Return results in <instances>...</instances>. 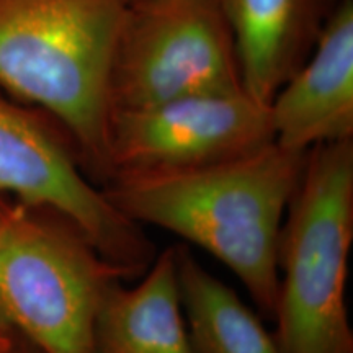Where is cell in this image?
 Listing matches in <instances>:
<instances>
[{"instance_id":"obj_5","label":"cell","mask_w":353,"mask_h":353,"mask_svg":"<svg viewBox=\"0 0 353 353\" xmlns=\"http://www.w3.org/2000/svg\"><path fill=\"white\" fill-rule=\"evenodd\" d=\"M239 90L236 46L219 0H131L110 69V117Z\"/></svg>"},{"instance_id":"obj_7","label":"cell","mask_w":353,"mask_h":353,"mask_svg":"<svg viewBox=\"0 0 353 353\" xmlns=\"http://www.w3.org/2000/svg\"><path fill=\"white\" fill-rule=\"evenodd\" d=\"M273 141L270 105L245 90L190 95L117 112L108 123V180L125 172L214 164Z\"/></svg>"},{"instance_id":"obj_13","label":"cell","mask_w":353,"mask_h":353,"mask_svg":"<svg viewBox=\"0 0 353 353\" xmlns=\"http://www.w3.org/2000/svg\"><path fill=\"white\" fill-rule=\"evenodd\" d=\"M13 345V335L0 330V353H6Z\"/></svg>"},{"instance_id":"obj_12","label":"cell","mask_w":353,"mask_h":353,"mask_svg":"<svg viewBox=\"0 0 353 353\" xmlns=\"http://www.w3.org/2000/svg\"><path fill=\"white\" fill-rule=\"evenodd\" d=\"M6 353H41L37 347H33L32 343L23 341L21 337L13 335V345L8 348Z\"/></svg>"},{"instance_id":"obj_6","label":"cell","mask_w":353,"mask_h":353,"mask_svg":"<svg viewBox=\"0 0 353 353\" xmlns=\"http://www.w3.org/2000/svg\"><path fill=\"white\" fill-rule=\"evenodd\" d=\"M0 196L54 211L83 232L110 262L139 276L154 245L139 224L90 183L77 145L41 110L0 95Z\"/></svg>"},{"instance_id":"obj_10","label":"cell","mask_w":353,"mask_h":353,"mask_svg":"<svg viewBox=\"0 0 353 353\" xmlns=\"http://www.w3.org/2000/svg\"><path fill=\"white\" fill-rule=\"evenodd\" d=\"M176 245L152 260L132 290L105 291L94 325L95 353H196L183 319Z\"/></svg>"},{"instance_id":"obj_4","label":"cell","mask_w":353,"mask_h":353,"mask_svg":"<svg viewBox=\"0 0 353 353\" xmlns=\"http://www.w3.org/2000/svg\"><path fill=\"white\" fill-rule=\"evenodd\" d=\"M125 268L54 211L0 196V330L41 353H95L105 291Z\"/></svg>"},{"instance_id":"obj_11","label":"cell","mask_w":353,"mask_h":353,"mask_svg":"<svg viewBox=\"0 0 353 353\" xmlns=\"http://www.w3.org/2000/svg\"><path fill=\"white\" fill-rule=\"evenodd\" d=\"M183 316L196 353H283L252 309L176 245Z\"/></svg>"},{"instance_id":"obj_3","label":"cell","mask_w":353,"mask_h":353,"mask_svg":"<svg viewBox=\"0 0 353 353\" xmlns=\"http://www.w3.org/2000/svg\"><path fill=\"white\" fill-rule=\"evenodd\" d=\"M353 242V138L317 144L278 244L275 339L283 353H353L347 311Z\"/></svg>"},{"instance_id":"obj_1","label":"cell","mask_w":353,"mask_h":353,"mask_svg":"<svg viewBox=\"0 0 353 353\" xmlns=\"http://www.w3.org/2000/svg\"><path fill=\"white\" fill-rule=\"evenodd\" d=\"M306 154L273 141L208 165L117 174L101 192L132 223L167 229L221 260L273 319L281 226Z\"/></svg>"},{"instance_id":"obj_8","label":"cell","mask_w":353,"mask_h":353,"mask_svg":"<svg viewBox=\"0 0 353 353\" xmlns=\"http://www.w3.org/2000/svg\"><path fill=\"white\" fill-rule=\"evenodd\" d=\"M275 143L293 151L353 138V2L342 0L301 68L270 101Z\"/></svg>"},{"instance_id":"obj_9","label":"cell","mask_w":353,"mask_h":353,"mask_svg":"<svg viewBox=\"0 0 353 353\" xmlns=\"http://www.w3.org/2000/svg\"><path fill=\"white\" fill-rule=\"evenodd\" d=\"M244 90L270 105L301 68L342 0H219Z\"/></svg>"},{"instance_id":"obj_2","label":"cell","mask_w":353,"mask_h":353,"mask_svg":"<svg viewBox=\"0 0 353 353\" xmlns=\"http://www.w3.org/2000/svg\"><path fill=\"white\" fill-rule=\"evenodd\" d=\"M131 0H0V90L64 128L88 179L108 180V82Z\"/></svg>"}]
</instances>
